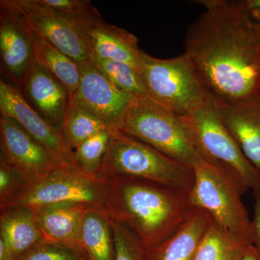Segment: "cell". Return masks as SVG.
<instances>
[{
  "mask_svg": "<svg viewBox=\"0 0 260 260\" xmlns=\"http://www.w3.org/2000/svg\"><path fill=\"white\" fill-rule=\"evenodd\" d=\"M205 8L186 31L184 53L205 88L228 104L258 102L260 26L245 1L203 0Z\"/></svg>",
  "mask_w": 260,
  "mask_h": 260,
  "instance_id": "obj_1",
  "label": "cell"
},
{
  "mask_svg": "<svg viewBox=\"0 0 260 260\" xmlns=\"http://www.w3.org/2000/svg\"><path fill=\"white\" fill-rule=\"evenodd\" d=\"M107 179L109 217L129 229L143 249L174 235L194 210L189 192L133 178Z\"/></svg>",
  "mask_w": 260,
  "mask_h": 260,
  "instance_id": "obj_2",
  "label": "cell"
},
{
  "mask_svg": "<svg viewBox=\"0 0 260 260\" xmlns=\"http://www.w3.org/2000/svg\"><path fill=\"white\" fill-rule=\"evenodd\" d=\"M182 117L202 158L232 181L241 194L251 189L260 195V174L224 125L210 93L199 107Z\"/></svg>",
  "mask_w": 260,
  "mask_h": 260,
  "instance_id": "obj_3",
  "label": "cell"
},
{
  "mask_svg": "<svg viewBox=\"0 0 260 260\" xmlns=\"http://www.w3.org/2000/svg\"><path fill=\"white\" fill-rule=\"evenodd\" d=\"M125 177L155 183L189 192L194 184V171L146 143L112 130L99 177Z\"/></svg>",
  "mask_w": 260,
  "mask_h": 260,
  "instance_id": "obj_4",
  "label": "cell"
},
{
  "mask_svg": "<svg viewBox=\"0 0 260 260\" xmlns=\"http://www.w3.org/2000/svg\"><path fill=\"white\" fill-rule=\"evenodd\" d=\"M119 130L191 169L205 160L195 148L182 116L150 97L133 101Z\"/></svg>",
  "mask_w": 260,
  "mask_h": 260,
  "instance_id": "obj_5",
  "label": "cell"
},
{
  "mask_svg": "<svg viewBox=\"0 0 260 260\" xmlns=\"http://www.w3.org/2000/svg\"><path fill=\"white\" fill-rule=\"evenodd\" d=\"M140 74L148 97L179 116H186L210 93L185 53L158 59L142 50Z\"/></svg>",
  "mask_w": 260,
  "mask_h": 260,
  "instance_id": "obj_6",
  "label": "cell"
},
{
  "mask_svg": "<svg viewBox=\"0 0 260 260\" xmlns=\"http://www.w3.org/2000/svg\"><path fill=\"white\" fill-rule=\"evenodd\" d=\"M59 204L82 205L109 216L107 178L90 177L74 168H60L43 179L25 184L18 194L0 205V209Z\"/></svg>",
  "mask_w": 260,
  "mask_h": 260,
  "instance_id": "obj_7",
  "label": "cell"
},
{
  "mask_svg": "<svg viewBox=\"0 0 260 260\" xmlns=\"http://www.w3.org/2000/svg\"><path fill=\"white\" fill-rule=\"evenodd\" d=\"M193 171L194 184L189 191L192 208L206 212L219 227L251 243V220L240 191L205 160L195 166Z\"/></svg>",
  "mask_w": 260,
  "mask_h": 260,
  "instance_id": "obj_8",
  "label": "cell"
},
{
  "mask_svg": "<svg viewBox=\"0 0 260 260\" xmlns=\"http://www.w3.org/2000/svg\"><path fill=\"white\" fill-rule=\"evenodd\" d=\"M1 157L28 183L39 180L64 166L18 122L0 119Z\"/></svg>",
  "mask_w": 260,
  "mask_h": 260,
  "instance_id": "obj_9",
  "label": "cell"
},
{
  "mask_svg": "<svg viewBox=\"0 0 260 260\" xmlns=\"http://www.w3.org/2000/svg\"><path fill=\"white\" fill-rule=\"evenodd\" d=\"M26 20L32 30L78 62L90 60L86 35L75 24L42 5L39 0H4Z\"/></svg>",
  "mask_w": 260,
  "mask_h": 260,
  "instance_id": "obj_10",
  "label": "cell"
},
{
  "mask_svg": "<svg viewBox=\"0 0 260 260\" xmlns=\"http://www.w3.org/2000/svg\"><path fill=\"white\" fill-rule=\"evenodd\" d=\"M0 56L5 73L21 90L37 63L32 30L23 15L4 0L0 2Z\"/></svg>",
  "mask_w": 260,
  "mask_h": 260,
  "instance_id": "obj_11",
  "label": "cell"
},
{
  "mask_svg": "<svg viewBox=\"0 0 260 260\" xmlns=\"http://www.w3.org/2000/svg\"><path fill=\"white\" fill-rule=\"evenodd\" d=\"M78 63L79 86L72 96L100 119L109 129H120L126 112L137 98L116 88L90 60Z\"/></svg>",
  "mask_w": 260,
  "mask_h": 260,
  "instance_id": "obj_12",
  "label": "cell"
},
{
  "mask_svg": "<svg viewBox=\"0 0 260 260\" xmlns=\"http://www.w3.org/2000/svg\"><path fill=\"white\" fill-rule=\"evenodd\" d=\"M1 116L13 119L59 159L64 166L78 169L74 152L65 145L59 130L53 127L29 104L15 85L0 80ZM80 171V170H79Z\"/></svg>",
  "mask_w": 260,
  "mask_h": 260,
  "instance_id": "obj_13",
  "label": "cell"
},
{
  "mask_svg": "<svg viewBox=\"0 0 260 260\" xmlns=\"http://www.w3.org/2000/svg\"><path fill=\"white\" fill-rule=\"evenodd\" d=\"M20 91L29 104L61 133L70 99L64 85L37 62Z\"/></svg>",
  "mask_w": 260,
  "mask_h": 260,
  "instance_id": "obj_14",
  "label": "cell"
},
{
  "mask_svg": "<svg viewBox=\"0 0 260 260\" xmlns=\"http://www.w3.org/2000/svg\"><path fill=\"white\" fill-rule=\"evenodd\" d=\"M88 208L82 205L59 204L31 209L45 241L68 246L88 260L82 242L84 215Z\"/></svg>",
  "mask_w": 260,
  "mask_h": 260,
  "instance_id": "obj_15",
  "label": "cell"
},
{
  "mask_svg": "<svg viewBox=\"0 0 260 260\" xmlns=\"http://www.w3.org/2000/svg\"><path fill=\"white\" fill-rule=\"evenodd\" d=\"M215 102L224 125L260 174V103L228 104L215 99Z\"/></svg>",
  "mask_w": 260,
  "mask_h": 260,
  "instance_id": "obj_16",
  "label": "cell"
},
{
  "mask_svg": "<svg viewBox=\"0 0 260 260\" xmlns=\"http://www.w3.org/2000/svg\"><path fill=\"white\" fill-rule=\"evenodd\" d=\"M85 34L92 54L125 63L140 73L142 50L134 34L104 20L94 24Z\"/></svg>",
  "mask_w": 260,
  "mask_h": 260,
  "instance_id": "obj_17",
  "label": "cell"
},
{
  "mask_svg": "<svg viewBox=\"0 0 260 260\" xmlns=\"http://www.w3.org/2000/svg\"><path fill=\"white\" fill-rule=\"evenodd\" d=\"M209 214L194 208L174 235L153 247L144 249L142 260H194L210 221Z\"/></svg>",
  "mask_w": 260,
  "mask_h": 260,
  "instance_id": "obj_18",
  "label": "cell"
},
{
  "mask_svg": "<svg viewBox=\"0 0 260 260\" xmlns=\"http://www.w3.org/2000/svg\"><path fill=\"white\" fill-rule=\"evenodd\" d=\"M0 238L19 260L45 242L34 210L27 207L0 209Z\"/></svg>",
  "mask_w": 260,
  "mask_h": 260,
  "instance_id": "obj_19",
  "label": "cell"
},
{
  "mask_svg": "<svg viewBox=\"0 0 260 260\" xmlns=\"http://www.w3.org/2000/svg\"><path fill=\"white\" fill-rule=\"evenodd\" d=\"M82 242L88 260H116L112 219L107 213L93 208L87 209Z\"/></svg>",
  "mask_w": 260,
  "mask_h": 260,
  "instance_id": "obj_20",
  "label": "cell"
},
{
  "mask_svg": "<svg viewBox=\"0 0 260 260\" xmlns=\"http://www.w3.org/2000/svg\"><path fill=\"white\" fill-rule=\"evenodd\" d=\"M32 34L37 62L64 85L70 96L74 95L80 80L79 63L34 30Z\"/></svg>",
  "mask_w": 260,
  "mask_h": 260,
  "instance_id": "obj_21",
  "label": "cell"
},
{
  "mask_svg": "<svg viewBox=\"0 0 260 260\" xmlns=\"http://www.w3.org/2000/svg\"><path fill=\"white\" fill-rule=\"evenodd\" d=\"M250 244L246 239L223 230L211 218L194 260H240Z\"/></svg>",
  "mask_w": 260,
  "mask_h": 260,
  "instance_id": "obj_22",
  "label": "cell"
},
{
  "mask_svg": "<svg viewBox=\"0 0 260 260\" xmlns=\"http://www.w3.org/2000/svg\"><path fill=\"white\" fill-rule=\"evenodd\" d=\"M107 129L109 127L100 119L70 96L61 131L65 145L70 150L74 152L83 142Z\"/></svg>",
  "mask_w": 260,
  "mask_h": 260,
  "instance_id": "obj_23",
  "label": "cell"
},
{
  "mask_svg": "<svg viewBox=\"0 0 260 260\" xmlns=\"http://www.w3.org/2000/svg\"><path fill=\"white\" fill-rule=\"evenodd\" d=\"M90 60L121 91L134 98L148 96L141 74L133 67L120 61L103 59L93 54Z\"/></svg>",
  "mask_w": 260,
  "mask_h": 260,
  "instance_id": "obj_24",
  "label": "cell"
},
{
  "mask_svg": "<svg viewBox=\"0 0 260 260\" xmlns=\"http://www.w3.org/2000/svg\"><path fill=\"white\" fill-rule=\"evenodd\" d=\"M112 136V130L107 129L83 142L74 150L77 167L90 177H100L103 160L107 153Z\"/></svg>",
  "mask_w": 260,
  "mask_h": 260,
  "instance_id": "obj_25",
  "label": "cell"
},
{
  "mask_svg": "<svg viewBox=\"0 0 260 260\" xmlns=\"http://www.w3.org/2000/svg\"><path fill=\"white\" fill-rule=\"evenodd\" d=\"M42 5L52 10L75 24L85 34L94 24L104 20L96 8L89 0H39Z\"/></svg>",
  "mask_w": 260,
  "mask_h": 260,
  "instance_id": "obj_26",
  "label": "cell"
},
{
  "mask_svg": "<svg viewBox=\"0 0 260 260\" xmlns=\"http://www.w3.org/2000/svg\"><path fill=\"white\" fill-rule=\"evenodd\" d=\"M112 226L115 244L116 260H142L144 249L135 234L127 228L112 219Z\"/></svg>",
  "mask_w": 260,
  "mask_h": 260,
  "instance_id": "obj_27",
  "label": "cell"
},
{
  "mask_svg": "<svg viewBox=\"0 0 260 260\" xmlns=\"http://www.w3.org/2000/svg\"><path fill=\"white\" fill-rule=\"evenodd\" d=\"M19 260H86L68 246L44 242Z\"/></svg>",
  "mask_w": 260,
  "mask_h": 260,
  "instance_id": "obj_28",
  "label": "cell"
},
{
  "mask_svg": "<svg viewBox=\"0 0 260 260\" xmlns=\"http://www.w3.org/2000/svg\"><path fill=\"white\" fill-rule=\"evenodd\" d=\"M26 184L23 177L0 157V205L18 194Z\"/></svg>",
  "mask_w": 260,
  "mask_h": 260,
  "instance_id": "obj_29",
  "label": "cell"
},
{
  "mask_svg": "<svg viewBox=\"0 0 260 260\" xmlns=\"http://www.w3.org/2000/svg\"><path fill=\"white\" fill-rule=\"evenodd\" d=\"M254 218L251 220V244L260 254V195L254 194Z\"/></svg>",
  "mask_w": 260,
  "mask_h": 260,
  "instance_id": "obj_30",
  "label": "cell"
},
{
  "mask_svg": "<svg viewBox=\"0 0 260 260\" xmlns=\"http://www.w3.org/2000/svg\"><path fill=\"white\" fill-rule=\"evenodd\" d=\"M246 9L260 26V0H245Z\"/></svg>",
  "mask_w": 260,
  "mask_h": 260,
  "instance_id": "obj_31",
  "label": "cell"
},
{
  "mask_svg": "<svg viewBox=\"0 0 260 260\" xmlns=\"http://www.w3.org/2000/svg\"><path fill=\"white\" fill-rule=\"evenodd\" d=\"M0 260H15L13 252L1 238H0Z\"/></svg>",
  "mask_w": 260,
  "mask_h": 260,
  "instance_id": "obj_32",
  "label": "cell"
},
{
  "mask_svg": "<svg viewBox=\"0 0 260 260\" xmlns=\"http://www.w3.org/2000/svg\"><path fill=\"white\" fill-rule=\"evenodd\" d=\"M240 260H260V254L254 246L250 244L246 248Z\"/></svg>",
  "mask_w": 260,
  "mask_h": 260,
  "instance_id": "obj_33",
  "label": "cell"
},
{
  "mask_svg": "<svg viewBox=\"0 0 260 260\" xmlns=\"http://www.w3.org/2000/svg\"><path fill=\"white\" fill-rule=\"evenodd\" d=\"M258 102H259L260 103V95H259V100H258Z\"/></svg>",
  "mask_w": 260,
  "mask_h": 260,
  "instance_id": "obj_34",
  "label": "cell"
}]
</instances>
